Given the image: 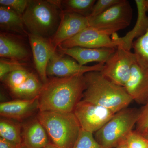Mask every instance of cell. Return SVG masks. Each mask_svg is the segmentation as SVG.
Here are the masks:
<instances>
[{"label": "cell", "mask_w": 148, "mask_h": 148, "mask_svg": "<svg viewBox=\"0 0 148 148\" xmlns=\"http://www.w3.org/2000/svg\"><path fill=\"white\" fill-rule=\"evenodd\" d=\"M47 132L37 118L23 125L22 145L26 148H43L50 144Z\"/></svg>", "instance_id": "17"}, {"label": "cell", "mask_w": 148, "mask_h": 148, "mask_svg": "<svg viewBox=\"0 0 148 148\" xmlns=\"http://www.w3.org/2000/svg\"><path fill=\"white\" fill-rule=\"evenodd\" d=\"M116 147V148H128L126 144V140H124L122 141Z\"/></svg>", "instance_id": "32"}, {"label": "cell", "mask_w": 148, "mask_h": 148, "mask_svg": "<svg viewBox=\"0 0 148 148\" xmlns=\"http://www.w3.org/2000/svg\"><path fill=\"white\" fill-rule=\"evenodd\" d=\"M59 51L71 57L82 66L90 62L105 64L115 51L116 49L111 48H89L75 47L64 48L58 46Z\"/></svg>", "instance_id": "15"}, {"label": "cell", "mask_w": 148, "mask_h": 148, "mask_svg": "<svg viewBox=\"0 0 148 148\" xmlns=\"http://www.w3.org/2000/svg\"><path fill=\"white\" fill-rule=\"evenodd\" d=\"M31 72L28 79L18 87L10 90L11 93L17 99L32 100L38 97L42 90L43 84Z\"/></svg>", "instance_id": "19"}, {"label": "cell", "mask_w": 148, "mask_h": 148, "mask_svg": "<svg viewBox=\"0 0 148 148\" xmlns=\"http://www.w3.org/2000/svg\"><path fill=\"white\" fill-rule=\"evenodd\" d=\"M29 38L36 69L45 84L48 80L47 75L48 64L56 50L49 40L45 38L31 34Z\"/></svg>", "instance_id": "13"}, {"label": "cell", "mask_w": 148, "mask_h": 148, "mask_svg": "<svg viewBox=\"0 0 148 148\" xmlns=\"http://www.w3.org/2000/svg\"><path fill=\"white\" fill-rule=\"evenodd\" d=\"M88 27V17L66 11L61 14L58 29L49 41L56 50L62 43Z\"/></svg>", "instance_id": "11"}, {"label": "cell", "mask_w": 148, "mask_h": 148, "mask_svg": "<svg viewBox=\"0 0 148 148\" xmlns=\"http://www.w3.org/2000/svg\"><path fill=\"white\" fill-rule=\"evenodd\" d=\"M29 1L27 0H1V6L11 9L22 16L27 8Z\"/></svg>", "instance_id": "30"}, {"label": "cell", "mask_w": 148, "mask_h": 148, "mask_svg": "<svg viewBox=\"0 0 148 148\" xmlns=\"http://www.w3.org/2000/svg\"><path fill=\"white\" fill-rule=\"evenodd\" d=\"M23 145H17L0 137V148H21Z\"/></svg>", "instance_id": "31"}, {"label": "cell", "mask_w": 148, "mask_h": 148, "mask_svg": "<svg viewBox=\"0 0 148 148\" xmlns=\"http://www.w3.org/2000/svg\"><path fill=\"white\" fill-rule=\"evenodd\" d=\"M23 67H24V64H21L18 61L1 58L0 60L1 80L10 72Z\"/></svg>", "instance_id": "28"}, {"label": "cell", "mask_w": 148, "mask_h": 148, "mask_svg": "<svg viewBox=\"0 0 148 148\" xmlns=\"http://www.w3.org/2000/svg\"><path fill=\"white\" fill-rule=\"evenodd\" d=\"M38 97L32 100L16 99L1 103L0 114L6 118L17 120L24 119L39 110Z\"/></svg>", "instance_id": "16"}, {"label": "cell", "mask_w": 148, "mask_h": 148, "mask_svg": "<svg viewBox=\"0 0 148 148\" xmlns=\"http://www.w3.org/2000/svg\"><path fill=\"white\" fill-rule=\"evenodd\" d=\"M31 73L23 67L7 74L4 77L1 81L10 90H12L23 84L28 79Z\"/></svg>", "instance_id": "24"}, {"label": "cell", "mask_w": 148, "mask_h": 148, "mask_svg": "<svg viewBox=\"0 0 148 148\" xmlns=\"http://www.w3.org/2000/svg\"><path fill=\"white\" fill-rule=\"evenodd\" d=\"M111 36L112 35L110 33L107 31L88 27L58 46L64 48L80 47L89 48L116 49L120 44L114 41Z\"/></svg>", "instance_id": "9"}, {"label": "cell", "mask_w": 148, "mask_h": 148, "mask_svg": "<svg viewBox=\"0 0 148 148\" xmlns=\"http://www.w3.org/2000/svg\"><path fill=\"white\" fill-rule=\"evenodd\" d=\"M95 0H67L63 1L67 11L88 17L91 13Z\"/></svg>", "instance_id": "22"}, {"label": "cell", "mask_w": 148, "mask_h": 148, "mask_svg": "<svg viewBox=\"0 0 148 148\" xmlns=\"http://www.w3.org/2000/svg\"><path fill=\"white\" fill-rule=\"evenodd\" d=\"M93 134L81 129L73 148H103L95 140Z\"/></svg>", "instance_id": "25"}, {"label": "cell", "mask_w": 148, "mask_h": 148, "mask_svg": "<svg viewBox=\"0 0 148 148\" xmlns=\"http://www.w3.org/2000/svg\"><path fill=\"white\" fill-rule=\"evenodd\" d=\"M135 127V131L148 138V101L140 110Z\"/></svg>", "instance_id": "26"}, {"label": "cell", "mask_w": 148, "mask_h": 148, "mask_svg": "<svg viewBox=\"0 0 148 148\" xmlns=\"http://www.w3.org/2000/svg\"><path fill=\"white\" fill-rule=\"evenodd\" d=\"M132 48L138 63L148 69V29L143 36L134 40Z\"/></svg>", "instance_id": "23"}, {"label": "cell", "mask_w": 148, "mask_h": 148, "mask_svg": "<svg viewBox=\"0 0 148 148\" xmlns=\"http://www.w3.org/2000/svg\"><path fill=\"white\" fill-rule=\"evenodd\" d=\"M37 118L53 144L58 148H73L82 129L73 112L39 111Z\"/></svg>", "instance_id": "4"}, {"label": "cell", "mask_w": 148, "mask_h": 148, "mask_svg": "<svg viewBox=\"0 0 148 148\" xmlns=\"http://www.w3.org/2000/svg\"><path fill=\"white\" fill-rule=\"evenodd\" d=\"M132 101L145 105L148 101V69L137 59L131 69L130 76L124 86Z\"/></svg>", "instance_id": "12"}, {"label": "cell", "mask_w": 148, "mask_h": 148, "mask_svg": "<svg viewBox=\"0 0 148 148\" xmlns=\"http://www.w3.org/2000/svg\"><path fill=\"white\" fill-rule=\"evenodd\" d=\"M61 2L29 1L22 16L30 34L45 38L53 36L61 19V13L58 10Z\"/></svg>", "instance_id": "3"}, {"label": "cell", "mask_w": 148, "mask_h": 148, "mask_svg": "<svg viewBox=\"0 0 148 148\" xmlns=\"http://www.w3.org/2000/svg\"><path fill=\"white\" fill-rule=\"evenodd\" d=\"M73 112L82 129L92 133L102 128L115 114L102 106L82 100Z\"/></svg>", "instance_id": "8"}, {"label": "cell", "mask_w": 148, "mask_h": 148, "mask_svg": "<svg viewBox=\"0 0 148 148\" xmlns=\"http://www.w3.org/2000/svg\"><path fill=\"white\" fill-rule=\"evenodd\" d=\"M43 148H58V147H56L55 145H54V144H51V143H50L49 145H48L46 147H45Z\"/></svg>", "instance_id": "33"}, {"label": "cell", "mask_w": 148, "mask_h": 148, "mask_svg": "<svg viewBox=\"0 0 148 148\" xmlns=\"http://www.w3.org/2000/svg\"><path fill=\"white\" fill-rule=\"evenodd\" d=\"M28 51L21 43L8 35L1 33L0 35V56L2 58L18 61L27 58Z\"/></svg>", "instance_id": "18"}, {"label": "cell", "mask_w": 148, "mask_h": 148, "mask_svg": "<svg viewBox=\"0 0 148 148\" xmlns=\"http://www.w3.org/2000/svg\"><path fill=\"white\" fill-rule=\"evenodd\" d=\"M136 61L135 53L119 45L104 64L100 72L112 82L124 87Z\"/></svg>", "instance_id": "7"}, {"label": "cell", "mask_w": 148, "mask_h": 148, "mask_svg": "<svg viewBox=\"0 0 148 148\" xmlns=\"http://www.w3.org/2000/svg\"><path fill=\"white\" fill-rule=\"evenodd\" d=\"M138 10V17L135 26L124 36L119 37L116 33L112 35L114 41L119 43L125 49L131 51L135 38L143 36L148 29V0H135Z\"/></svg>", "instance_id": "14"}, {"label": "cell", "mask_w": 148, "mask_h": 148, "mask_svg": "<svg viewBox=\"0 0 148 148\" xmlns=\"http://www.w3.org/2000/svg\"><path fill=\"white\" fill-rule=\"evenodd\" d=\"M125 140L128 148H148V138L135 130H132Z\"/></svg>", "instance_id": "27"}, {"label": "cell", "mask_w": 148, "mask_h": 148, "mask_svg": "<svg viewBox=\"0 0 148 148\" xmlns=\"http://www.w3.org/2000/svg\"><path fill=\"white\" fill-rule=\"evenodd\" d=\"M121 0H98L96 1L93 5L92 12L90 16L88 17H95L105 12L108 9Z\"/></svg>", "instance_id": "29"}, {"label": "cell", "mask_w": 148, "mask_h": 148, "mask_svg": "<svg viewBox=\"0 0 148 148\" xmlns=\"http://www.w3.org/2000/svg\"><path fill=\"white\" fill-rule=\"evenodd\" d=\"M140 113L138 109L127 108L117 112L95 132V140L103 148L116 147L133 130Z\"/></svg>", "instance_id": "5"}, {"label": "cell", "mask_w": 148, "mask_h": 148, "mask_svg": "<svg viewBox=\"0 0 148 148\" xmlns=\"http://www.w3.org/2000/svg\"><path fill=\"white\" fill-rule=\"evenodd\" d=\"M86 88L82 100L106 108L114 113L126 108L132 100L123 86L94 71L84 75Z\"/></svg>", "instance_id": "2"}, {"label": "cell", "mask_w": 148, "mask_h": 148, "mask_svg": "<svg viewBox=\"0 0 148 148\" xmlns=\"http://www.w3.org/2000/svg\"><path fill=\"white\" fill-rule=\"evenodd\" d=\"M0 26L6 31L23 33L24 24L21 15L6 7H0Z\"/></svg>", "instance_id": "20"}, {"label": "cell", "mask_w": 148, "mask_h": 148, "mask_svg": "<svg viewBox=\"0 0 148 148\" xmlns=\"http://www.w3.org/2000/svg\"><path fill=\"white\" fill-rule=\"evenodd\" d=\"M132 16V8L129 2L121 0L100 15L88 18L89 27L107 31L112 35L129 26Z\"/></svg>", "instance_id": "6"}, {"label": "cell", "mask_w": 148, "mask_h": 148, "mask_svg": "<svg viewBox=\"0 0 148 148\" xmlns=\"http://www.w3.org/2000/svg\"><path fill=\"white\" fill-rule=\"evenodd\" d=\"M21 126L18 123L5 119L0 121V136L11 142L22 145Z\"/></svg>", "instance_id": "21"}, {"label": "cell", "mask_w": 148, "mask_h": 148, "mask_svg": "<svg viewBox=\"0 0 148 148\" xmlns=\"http://www.w3.org/2000/svg\"><path fill=\"white\" fill-rule=\"evenodd\" d=\"M84 75L48 79L39 96V110L73 112L85 90Z\"/></svg>", "instance_id": "1"}, {"label": "cell", "mask_w": 148, "mask_h": 148, "mask_svg": "<svg viewBox=\"0 0 148 148\" xmlns=\"http://www.w3.org/2000/svg\"><path fill=\"white\" fill-rule=\"evenodd\" d=\"M21 148H25V147H24V145H23V146H22V147H21Z\"/></svg>", "instance_id": "34"}, {"label": "cell", "mask_w": 148, "mask_h": 148, "mask_svg": "<svg viewBox=\"0 0 148 148\" xmlns=\"http://www.w3.org/2000/svg\"><path fill=\"white\" fill-rule=\"evenodd\" d=\"M104 64L92 66H82L73 58L61 56L56 52L51 58L47 69V75L52 77H67L85 74L88 72L101 71Z\"/></svg>", "instance_id": "10"}]
</instances>
